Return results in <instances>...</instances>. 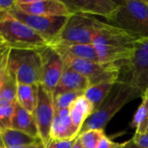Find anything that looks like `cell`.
<instances>
[{"label":"cell","instance_id":"obj_4","mask_svg":"<svg viewBox=\"0 0 148 148\" xmlns=\"http://www.w3.org/2000/svg\"><path fill=\"white\" fill-rule=\"evenodd\" d=\"M0 39L9 49L40 50L47 42L33 29L9 13L0 20Z\"/></svg>","mask_w":148,"mask_h":148},{"label":"cell","instance_id":"obj_28","mask_svg":"<svg viewBox=\"0 0 148 148\" xmlns=\"http://www.w3.org/2000/svg\"><path fill=\"white\" fill-rule=\"evenodd\" d=\"M132 140L140 148H148V132L141 134H134Z\"/></svg>","mask_w":148,"mask_h":148},{"label":"cell","instance_id":"obj_34","mask_svg":"<svg viewBox=\"0 0 148 148\" xmlns=\"http://www.w3.org/2000/svg\"><path fill=\"white\" fill-rule=\"evenodd\" d=\"M73 148H82V144H81V141H80V140H79V136H78V138H77V140H76V142H75V146H74V147Z\"/></svg>","mask_w":148,"mask_h":148},{"label":"cell","instance_id":"obj_16","mask_svg":"<svg viewBox=\"0 0 148 148\" xmlns=\"http://www.w3.org/2000/svg\"><path fill=\"white\" fill-rule=\"evenodd\" d=\"M52 46L62 57L69 56L73 58H79L89 60L93 62H99L95 49L92 43L78 44V43H56Z\"/></svg>","mask_w":148,"mask_h":148},{"label":"cell","instance_id":"obj_14","mask_svg":"<svg viewBox=\"0 0 148 148\" xmlns=\"http://www.w3.org/2000/svg\"><path fill=\"white\" fill-rule=\"evenodd\" d=\"M80 134V129L74 126L69 115V108L55 111L50 128V140H71Z\"/></svg>","mask_w":148,"mask_h":148},{"label":"cell","instance_id":"obj_35","mask_svg":"<svg viewBox=\"0 0 148 148\" xmlns=\"http://www.w3.org/2000/svg\"><path fill=\"white\" fill-rule=\"evenodd\" d=\"M6 69V68H5ZM5 69L0 72V88H1V85H2V82H3V74H4V71H5Z\"/></svg>","mask_w":148,"mask_h":148},{"label":"cell","instance_id":"obj_13","mask_svg":"<svg viewBox=\"0 0 148 148\" xmlns=\"http://www.w3.org/2000/svg\"><path fill=\"white\" fill-rule=\"evenodd\" d=\"M71 14L101 16L108 18L118 7L120 2L112 0H64Z\"/></svg>","mask_w":148,"mask_h":148},{"label":"cell","instance_id":"obj_24","mask_svg":"<svg viewBox=\"0 0 148 148\" xmlns=\"http://www.w3.org/2000/svg\"><path fill=\"white\" fill-rule=\"evenodd\" d=\"M104 129H91L79 134L82 148H97L99 142L105 136Z\"/></svg>","mask_w":148,"mask_h":148},{"label":"cell","instance_id":"obj_8","mask_svg":"<svg viewBox=\"0 0 148 148\" xmlns=\"http://www.w3.org/2000/svg\"><path fill=\"white\" fill-rule=\"evenodd\" d=\"M12 16L26 24L50 45L62 29L69 16H43L20 11L16 6L9 12Z\"/></svg>","mask_w":148,"mask_h":148},{"label":"cell","instance_id":"obj_11","mask_svg":"<svg viewBox=\"0 0 148 148\" xmlns=\"http://www.w3.org/2000/svg\"><path fill=\"white\" fill-rule=\"evenodd\" d=\"M40 139L45 147L50 140V128L55 116L53 97L41 84L38 86L37 102L33 113Z\"/></svg>","mask_w":148,"mask_h":148},{"label":"cell","instance_id":"obj_39","mask_svg":"<svg viewBox=\"0 0 148 148\" xmlns=\"http://www.w3.org/2000/svg\"><path fill=\"white\" fill-rule=\"evenodd\" d=\"M147 132H148V127H147Z\"/></svg>","mask_w":148,"mask_h":148},{"label":"cell","instance_id":"obj_7","mask_svg":"<svg viewBox=\"0 0 148 148\" xmlns=\"http://www.w3.org/2000/svg\"><path fill=\"white\" fill-rule=\"evenodd\" d=\"M96 19L84 14H71L68 17L62 29L50 45L56 43H91L95 33Z\"/></svg>","mask_w":148,"mask_h":148},{"label":"cell","instance_id":"obj_32","mask_svg":"<svg viewBox=\"0 0 148 148\" xmlns=\"http://www.w3.org/2000/svg\"><path fill=\"white\" fill-rule=\"evenodd\" d=\"M121 148H140L139 147H137L134 143V141L131 140H129V141H127V142H124L123 143V145H122V147Z\"/></svg>","mask_w":148,"mask_h":148},{"label":"cell","instance_id":"obj_15","mask_svg":"<svg viewBox=\"0 0 148 148\" xmlns=\"http://www.w3.org/2000/svg\"><path fill=\"white\" fill-rule=\"evenodd\" d=\"M89 87V82L85 76L64 66L62 74L52 96L54 97L67 92H85Z\"/></svg>","mask_w":148,"mask_h":148},{"label":"cell","instance_id":"obj_37","mask_svg":"<svg viewBox=\"0 0 148 148\" xmlns=\"http://www.w3.org/2000/svg\"><path fill=\"white\" fill-rule=\"evenodd\" d=\"M4 14H5V13H3V12H1V11H0V20H1V18L3 16V15H4Z\"/></svg>","mask_w":148,"mask_h":148},{"label":"cell","instance_id":"obj_17","mask_svg":"<svg viewBox=\"0 0 148 148\" xmlns=\"http://www.w3.org/2000/svg\"><path fill=\"white\" fill-rule=\"evenodd\" d=\"M11 128L23 132L31 137L40 139L34 114L24 109L17 102L15 104V112L13 115Z\"/></svg>","mask_w":148,"mask_h":148},{"label":"cell","instance_id":"obj_23","mask_svg":"<svg viewBox=\"0 0 148 148\" xmlns=\"http://www.w3.org/2000/svg\"><path fill=\"white\" fill-rule=\"evenodd\" d=\"M115 82H104L90 86L85 92L84 96L96 109L106 99Z\"/></svg>","mask_w":148,"mask_h":148},{"label":"cell","instance_id":"obj_21","mask_svg":"<svg viewBox=\"0 0 148 148\" xmlns=\"http://www.w3.org/2000/svg\"><path fill=\"white\" fill-rule=\"evenodd\" d=\"M38 86L39 85L18 83L16 102L31 114L34 113L36 106Z\"/></svg>","mask_w":148,"mask_h":148},{"label":"cell","instance_id":"obj_9","mask_svg":"<svg viewBox=\"0 0 148 148\" xmlns=\"http://www.w3.org/2000/svg\"><path fill=\"white\" fill-rule=\"evenodd\" d=\"M121 66L127 75L124 81L144 94L148 88V37L137 42L131 58Z\"/></svg>","mask_w":148,"mask_h":148},{"label":"cell","instance_id":"obj_12","mask_svg":"<svg viewBox=\"0 0 148 148\" xmlns=\"http://www.w3.org/2000/svg\"><path fill=\"white\" fill-rule=\"evenodd\" d=\"M16 8L29 15L43 16H69V8L61 0H16Z\"/></svg>","mask_w":148,"mask_h":148},{"label":"cell","instance_id":"obj_26","mask_svg":"<svg viewBox=\"0 0 148 148\" xmlns=\"http://www.w3.org/2000/svg\"><path fill=\"white\" fill-rule=\"evenodd\" d=\"M15 104L9 106H0V132L11 128L15 112Z\"/></svg>","mask_w":148,"mask_h":148},{"label":"cell","instance_id":"obj_38","mask_svg":"<svg viewBox=\"0 0 148 148\" xmlns=\"http://www.w3.org/2000/svg\"><path fill=\"white\" fill-rule=\"evenodd\" d=\"M0 148H2V145H1V141H0Z\"/></svg>","mask_w":148,"mask_h":148},{"label":"cell","instance_id":"obj_25","mask_svg":"<svg viewBox=\"0 0 148 148\" xmlns=\"http://www.w3.org/2000/svg\"><path fill=\"white\" fill-rule=\"evenodd\" d=\"M83 95L84 92H67L60 94L54 97L52 96L55 111L69 108L72 106V104Z\"/></svg>","mask_w":148,"mask_h":148},{"label":"cell","instance_id":"obj_36","mask_svg":"<svg viewBox=\"0 0 148 148\" xmlns=\"http://www.w3.org/2000/svg\"><path fill=\"white\" fill-rule=\"evenodd\" d=\"M5 48H8V47H6L5 46V44L2 42V40L0 39V50H2V49H5Z\"/></svg>","mask_w":148,"mask_h":148},{"label":"cell","instance_id":"obj_5","mask_svg":"<svg viewBox=\"0 0 148 148\" xmlns=\"http://www.w3.org/2000/svg\"><path fill=\"white\" fill-rule=\"evenodd\" d=\"M41 57L38 50L10 49L6 68L22 84L42 83Z\"/></svg>","mask_w":148,"mask_h":148},{"label":"cell","instance_id":"obj_30","mask_svg":"<svg viewBox=\"0 0 148 148\" xmlns=\"http://www.w3.org/2000/svg\"><path fill=\"white\" fill-rule=\"evenodd\" d=\"M16 0H0V11L3 13H7L10 11L16 6Z\"/></svg>","mask_w":148,"mask_h":148},{"label":"cell","instance_id":"obj_3","mask_svg":"<svg viewBox=\"0 0 148 148\" xmlns=\"http://www.w3.org/2000/svg\"><path fill=\"white\" fill-rule=\"evenodd\" d=\"M107 23L121 29L139 39L148 37V1L125 0L106 19Z\"/></svg>","mask_w":148,"mask_h":148},{"label":"cell","instance_id":"obj_27","mask_svg":"<svg viewBox=\"0 0 148 148\" xmlns=\"http://www.w3.org/2000/svg\"><path fill=\"white\" fill-rule=\"evenodd\" d=\"M78 138V137H77ZM76 139L71 140H50L49 143L44 147V148H73Z\"/></svg>","mask_w":148,"mask_h":148},{"label":"cell","instance_id":"obj_2","mask_svg":"<svg viewBox=\"0 0 148 148\" xmlns=\"http://www.w3.org/2000/svg\"><path fill=\"white\" fill-rule=\"evenodd\" d=\"M142 95L131 83L119 79L114 84L106 99L85 121L80 134L91 129H104L117 113L134 100L142 97Z\"/></svg>","mask_w":148,"mask_h":148},{"label":"cell","instance_id":"obj_10","mask_svg":"<svg viewBox=\"0 0 148 148\" xmlns=\"http://www.w3.org/2000/svg\"><path fill=\"white\" fill-rule=\"evenodd\" d=\"M41 57V85L51 95L53 94L64 69V62L59 53L50 45L38 50Z\"/></svg>","mask_w":148,"mask_h":148},{"label":"cell","instance_id":"obj_22","mask_svg":"<svg viewBox=\"0 0 148 148\" xmlns=\"http://www.w3.org/2000/svg\"><path fill=\"white\" fill-rule=\"evenodd\" d=\"M142 102L134 115L130 127L136 128V134H145L148 127V88L142 95Z\"/></svg>","mask_w":148,"mask_h":148},{"label":"cell","instance_id":"obj_6","mask_svg":"<svg viewBox=\"0 0 148 148\" xmlns=\"http://www.w3.org/2000/svg\"><path fill=\"white\" fill-rule=\"evenodd\" d=\"M62 58L63 59L65 67L85 76L88 80L90 86L104 82H116L120 79L121 70L120 65L101 63L69 56Z\"/></svg>","mask_w":148,"mask_h":148},{"label":"cell","instance_id":"obj_1","mask_svg":"<svg viewBox=\"0 0 148 148\" xmlns=\"http://www.w3.org/2000/svg\"><path fill=\"white\" fill-rule=\"evenodd\" d=\"M92 44L101 63L121 65L128 61L140 39L130 33L96 19Z\"/></svg>","mask_w":148,"mask_h":148},{"label":"cell","instance_id":"obj_31","mask_svg":"<svg viewBox=\"0 0 148 148\" xmlns=\"http://www.w3.org/2000/svg\"><path fill=\"white\" fill-rule=\"evenodd\" d=\"M9 48H5L0 50V72H2L7 65V58L9 54Z\"/></svg>","mask_w":148,"mask_h":148},{"label":"cell","instance_id":"obj_33","mask_svg":"<svg viewBox=\"0 0 148 148\" xmlns=\"http://www.w3.org/2000/svg\"><path fill=\"white\" fill-rule=\"evenodd\" d=\"M8 148H44L43 144H36L32 146H27V147H8Z\"/></svg>","mask_w":148,"mask_h":148},{"label":"cell","instance_id":"obj_29","mask_svg":"<svg viewBox=\"0 0 148 148\" xmlns=\"http://www.w3.org/2000/svg\"><path fill=\"white\" fill-rule=\"evenodd\" d=\"M123 143H116L111 140L107 135H105L98 144L97 148H121Z\"/></svg>","mask_w":148,"mask_h":148},{"label":"cell","instance_id":"obj_18","mask_svg":"<svg viewBox=\"0 0 148 148\" xmlns=\"http://www.w3.org/2000/svg\"><path fill=\"white\" fill-rule=\"evenodd\" d=\"M0 141L2 148L18 147L42 144L40 139L31 137L23 132L12 128L0 132Z\"/></svg>","mask_w":148,"mask_h":148},{"label":"cell","instance_id":"obj_20","mask_svg":"<svg viewBox=\"0 0 148 148\" xmlns=\"http://www.w3.org/2000/svg\"><path fill=\"white\" fill-rule=\"evenodd\" d=\"M17 87L16 77L6 68L0 88V106H9L16 102Z\"/></svg>","mask_w":148,"mask_h":148},{"label":"cell","instance_id":"obj_19","mask_svg":"<svg viewBox=\"0 0 148 148\" xmlns=\"http://www.w3.org/2000/svg\"><path fill=\"white\" fill-rule=\"evenodd\" d=\"M95 107L84 95L79 97L69 108V115L72 123L80 129V132L85 121L95 112Z\"/></svg>","mask_w":148,"mask_h":148}]
</instances>
